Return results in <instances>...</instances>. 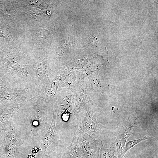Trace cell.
I'll return each mask as SVG.
<instances>
[{
	"label": "cell",
	"instance_id": "ba28073f",
	"mask_svg": "<svg viewBox=\"0 0 158 158\" xmlns=\"http://www.w3.org/2000/svg\"><path fill=\"white\" fill-rule=\"evenodd\" d=\"M4 140L6 142L17 146L22 144L18 134L16 132L11 120L2 130Z\"/></svg>",
	"mask_w": 158,
	"mask_h": 158
},
{
	"label": "cell",
	"instance_id": "5b68a950",
	"mask_svg": "<svg viewBox=\"0 0 158 158\" xmlns=\"http://www.w3.org/2000/svg\"><path fill=\"white\" fill-rule=\"evenodd\" d=\"M34 95L28 89L21 90L6 87L0 93V103L13 104L25 103L31 99L29 95Z\"/></svg>",
	"mask_w": 158,
	"mask_h": 158
},
{
	"label": "cell",
	"instance_id": "d6986e66",
	"mask_svg": "<svg viewBox=\"0 0 158 158\" xmlns=\"http://www.w3.org/2000/svg\"><path fill=\"white\" fill-rule=\"evenodd\" d=\"M6 87L2 80L0 78V88L5 89Z\"/></svg>",
	"mask_w": 158,
	"mask_h": 158
},
{
	"label": "cell",
	"instance_id": "6da1fadb",
	"mask_svg": "<svg viewBox=\"0 0 158 158\" xmlns=\"http://www.w3.org/2000/svg\"><path fill=\"white\" fill-rule=\"evenodd\" d=\"M77 130L94 138L98 137L101 130L97 120L95 111L91 103L86 104L75 116Z\"/></svg>",
	"mask_w": 158,
	"mask_h": 158
},
{
	"label": "cell",
	"instance_id": "8992f818",
	"mask_svg": "<svg viewBox=\"0 0 158 158\" xmlns=\"http://www.w3.org/2000/svg\"><path fill=\"white\" fill-rule=\"evenodd\" d=\"M46 57H38L34 60V70L40 89L51 77L52 71Z\"/></svg>",
	"mask_w": 158,
	"mask_h": 158
},
{
	"label": "cell",
	"instance_id": "9c48e42d",
	"mask_svg": "<svg viewBox=\"0 0 158 158\" xmlns=\"http://www.w3.org/2000/svg\"><path fill=\"white\" fill-rule=\"evenodd\" d=\"M80 133L77 130L71 142L64 151L62 158H80L81 156L78 146Z\"/></svg>",
	"mask_w": 158,
	"mask_h": 158
},
{
	"label": "cell",
	"instance_id": "2e32d148",
	"mask_svg": "<svg viewBox=\"0 0 158 158\" xmlns=\"http://www.w3.org/2000/svg\"><path fill=\"white\" fill-rule=\"evenodd\" d=\"M0 158H6L5 154L3 144L0 147Z\"/></svg>",
	"mask_w": 158,
	"mask_h": 158
},
{
	"label": "cell",
	"instance_id": "277c9868",
	"mask_svg": "<svg viewBox=\"0 0 158 158\" xmlns=\"http://www.w3.org/2000/svg\"><path fill=\"white\" fill-rule=\"evenodd\" d=\"M102 142L85 133H80L78 146L82 158H99V151Z\"/></svg>",
	"mask_w": 158,
	"mask_h": 158
},
{
	"label": "cell",
	"instance_id": "8fae6325",
	"mask_svg": "<svg viewBox=\"0 0 158 158\" xmlns=\"http://www.w3.org/2000/svg\"><path fill=\"white\" fill-rule=\"evenodd\" d=\"M3 145L6 158H18L19 152L18 146L8 143L4 139Z\"/></svg>",
	"mask_w": 158,
	"mask_h": 158
},
{
	"label": "cell",
	"instance_id": "30bf717a",
	"mask_svg": "<svg viewBox=\"0 0 158 158\" xmlns=\"http://www.w3.org/2000/svg\"><path fill=\"white\" fill-rule=\"evenodd\" d=\"M24 103L14 104L4 112L0 118V128H4Z\"/></svg>",
	"mask_w": 158,
	"mask_h": 158
},
{
	"label": "cell",
	"instance_id": "4fadbf2b",
	"mask_svg": "<svg viewBox=\"0 0 158 158\" xmlns=\"http://www.w3.org/2000/svg\"><path fill=\"white\" fill-rule=\"evenodd\" d=\"M99 158H118L110 148L105 149L102 147L99 151Z\"/></svg>",
	"mask_w": 158,
	"mask_h": 158
},
{
	"label": "cell",
	"instance_id": "52a82bcc",
	"mask_svg": "<svg viewBox=\"0 0 158 158\" xmlns=\"http://www.w3.org/2000/svg\"><path fill=\"white\" fill-rule=\"evenodd\" d=\"M53 114L51 125L46 133L44 137L42 144L44 149L45 153L48 154L49 148L53 143L56 136V130L55 126L56 121L57 117V105L56 102L52 104Z\"/></svg>",
	"mask_w": 158,
	"mask_h": 158
},
{
	"label": "cell",
	"instance_id": "3957f363",
	"mask_svg": "<svg viewBox=\"0 0 158 158\" xmlns=\"http://www.w3.org/2000/svg\"><path fill=\"white\" fill-rule=\"evenodd\" d=\"M136 120H131L129 118L125 119L118 128L117 137L110 148L118 158H123V152L126 141L133 134L132 130L136 124Z\"/></svg>",
	"mask_w": 158,
	"mask_h": 158
},
{
	"label": "cell",
	"instance_id": "7a4b0ae2",
	"mask_svg": "<svg viewBox=\"0 0 158 158\" xmlns=\"http://www.w3.org/2000/svg\"><path fill=\"white\" fill-rule=\"evenodd\" d=\"M67 71L68 69L64 68L52 71L49 80L32 99L40 98L44 99L46 103L51 104Z\"/></svg>",
	"mask_w": 158,
	"mask_h": 158
},
{
	"label": "cell",
	"instance_id": "ffe728a7",
	"mask_svg": "<svg viewBox=\"0 0 158 158\" xmlns=\"http://www.w3.org/2000/svg\"><path fill=\"white\" fill-rule=\"evenodd\" d=\"M123 157L125 158H127L124 155L123 156Z\"/></svg>",
	"mask_w": 158,
	"mask_h": 158
},
{
	"label": "cell",
	"instance_id": "ac0fdd59",
	"mask_svg": "<svg viewBox=\"0 0 158 158\" xmlns=\"http://www.w3.org/2000/svg\"><path fill=\"white\" fill-rule=\"evenodd\" d=\"M2 129L0 128V147L3 144V142L4 139L2 132Z\"/></svg>",
	"mask_w": 158,
	"mask_h": 158
},
{
	"label": "cell",
	"instance_id": "7c38bea8",
	"mask_svg": "<svg viewBox=\"0 0 158 158\" xmlns=\"http://www.w3.org/2000/svg\"><path fill=\"white\" fill-rule=\"evenodd\" d=\"M153 138H155L146 135L141 138L128 141L125 145L123 152V155L124 156L125 153L130 149L140 142L146 140Z\"/></svg>",
	"mask_w": 158,
	"mask_h": 158
},
{
	"label": "cell",
	"instance_id": "9a60e30c",
	"mask_svg": "<svg viewBox=\"0 0 158 158\" xmlns=\"http://www.w3.org/2000/svg\"><path fill=\"white\" fill-rule=\"evenodd\" d=\"M13 104H1L0 106V118L4 112Z\"/></svg>",
	"mask_w": 158,
	"mask_h": 158
},
{
	"label": "cell",
	"instance_id": "5bb4252c",
	"mask_svg": "<svg viewBox=\"0 0 158 158\" xmlns=\"http://www.w3.org/2000/svg\"><path fill=\"white\" fill-rule=\"evenodd\" d=\"M5 27L0 24V37L6 39L8 41L10 38V35L8 30Z\"/></svg>",
	"mask_w": 158,
	"mask_h": 158
},
{
	"label": "cell",
	"instance_id": "e0dca14e",
	"mask_svg": "<svg viewBox=\"0 0 158 158\" xmlns=\"http://www.w3.org/2000/svg\"><path fill=\"white\" fill-rule=\"evenodd\" d=\"M89 41L91 43L93 44L94 45L97 44V42H98L97 41V39L95 37H90L89 38Z\"/></svg>",
	"mask_w": 158,
	"mask_h": 158
}]
</instances>
